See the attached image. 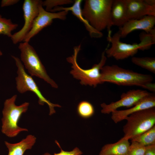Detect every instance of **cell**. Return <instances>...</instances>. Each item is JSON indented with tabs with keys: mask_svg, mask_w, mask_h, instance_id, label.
<instances>
[{
	"mask_svg": "<svg viewBox=\"0 0 155 155\" xmlns=\"http://www.w3.org/2000/svg\"><path fill=\"white\" fill-rule=\"evenodd\" d=\"M82 1L81 0H75L73 5L70 7H56L52 9L50 12H55L57 11H70L74 16L84 24L91 37L99 38L102 37L103 36L102 33L92 27L88 21L83 16L81 6Z\"/></svg>",
	"mask_w": 155,
	"mask_h": 155,
	"instance_id": "9a60e30c",
	"label": "cell"
},
{
	"mask_svg": "<svg viewBox=\"0 0 155 155\" xmlns=\"http://www.w3.org/2000/svg\"><path fill=\"white\" fill-rule=\"evenodd\" d=\"M145 146L137 142L131 141L126 155H144Z\"/></svg>",
	"mask_w": 155,
	"mask_h": 155,
	"instance_id": "603a6c76",
	"label": "cell"
},
{
	"mask_svg": "<svg viewBox=\"0 0 155 155\" xmlns=\"http://www.w3.org/2000/svg\"><path fill=\"white\" fill-rule=\"evenodd\" d=\"M77 112L80 117L87 119L92 117L94 114V109L93 105L86 101L80 102L77 107Z\"/></svg>",
	"mask_w": 155,
	"mask_h": 155,
	"instance_id": "44dd1931",
	"label": "cell"
},
{
	"mask_svg": "<svg viewBox=\"0 0 155 155\" xmlns=\"http://www.w3.org/2000/svg\"><path fill=\"white\" fill-rule=\"evenodd\" d=\"M144 155H155V144L145 146Z\"/></svg>",
	"mask_w": 155,
	"mask_h": 155,
	"instance_id": "484cf974",
	"label": "cell"
},
{
	"mask_svg": "<svg viewBox=\"0 0 155 155\" xmlns=\"http://www.w3.org/2000/svg\"><path fill=\"white\" fill-rule=\"evenodd\" d=\"M155 107V94L150 93L128 109L113 111L111 113V118L114 122L116 123L125 120L127 117L134 113Z\"/></svg>",
	"mask_w": 155,
	"mask_h": 155,
	"instance_id": "4fadbf2b",
	"label": "cell"
},
{
	"mask_svg": "<svg viewBox=\"0 0 155 155\" xmlns=\"http://www.w3.org/2000/svg\"><path fill=\"white\" fill-rule=\"evenodd\" d=\"M68 11H63L58 12L48 11L43 7L42 3L39 7L38 14L35 19L32 27L23 41L28 42L44 28L50 25L55 19L64 20L66 18Z\"/></svg>",
	"mask_w": 155,
	"mask_h": 155,
	"instance_id": "30bf717a",
	"label": "cell"
},
{
	"mask_svg": "<svg viewBox=\"0 0 155 155\" xmlns=\"http://www.w3.org/2000/svg\"><path fill=\"white\" fill-rule=\"evenodd\" d=\"M2 54H3L1 52V50H0V56L2 55Z\"/></svg>",
	"mask_w": 155,
	"mask_h": 155,
	"instance_id": "f1b7e54d",
	"label": "cell"
},
{
	"mask_svg": "<svg viewBox=\"0 0 155 155\" xmlns=\"http://www.w3.org/2000/svg\"><path fill=\"white\" fill-rule=\"evenodd\" d=\"M36 141V137L30 134L17 143L12 144L5 141L8 151V155H24L26 150L32 149Z\"/></svg>",
	"mask_w": 155,
	"mask_h": 155,
	"instance_id": "e0dca14e",
	"label": "cell"
},
{
	"mask_svg": "<svg viewBox=\"0 0 155 155\" xmlns=\"http://www.w3.org/2000/svg\"><path fill=\"white\" fill-rule=\"evenodd\" d=\"M129 140L123 137L115 143L106 144L98 155H126L130 145Z\"/></svg>",
	"mask_w": 155,
	"mask_h": 155,
	"instance_id": "ac0fdd59",
	"label": "cell"
},
{
	"mask_svg": "<svg viewBox=\"0 0 155 155\" xmlns=\"http://www.w3.org/2000/svg\"><path fill=\"white\" fill-rule=\"evenodd\" d=\"M18 48L21 52V61L30 75L41 79L52 87L57 88V84L47 74L34 48L28 42H26L20 43Z\"/></svg>",
	"mask_w": 155,
	"mask_h": 155,
	"instance_id": "52a82bcc",
	"label": "cell"
},
{
	"mask_svg": "<svg viewBox=\"0 0 155 155\" xmlns=\"http://www.w3.org/2000/svg\"><path fill=\"white\" fill-rule=\"evenodd\" d=\"M80 44L75 47L73 54L67 58V61L72 65L70 73L75 78L80 80L82 85H89L95 87L103 84L101 81V70L104 65L106 60L105 51L102 54L99 62L94 64L90 68L84 69L81 68L77 62L78 53L81 49Z\"/></svg>",
	"mask_w": 155,
	"mask_h": 155,
	"instance_id": "5b68a950",
	"label": "cell"
},
{
	"mask_svg": "<svg viewBox=\"0 0 155 155\" xmlns=\"http://www.w3.org/2000/svg\"><path fill=\"white\" fill-rule=\"evenodd\" d=\"M42 1L39 0H25L23 5L24 23L19 31L12 34L11 39L14 44L23 41L30 31L34 21L38 16L40 5Z\"/></svg>",
	"mask_w": 155,
	"mask_h": 155,
	"instance_id": "9c48e42d",
	"label": "cell"
},
{
	"mask_svg": "<svg viewBox=\"0 0 155 155\" xmlns=\"http://www.w3.org/2000/svg\"><path fill=\"white\" fill-rule=\"evenodd\" d=\"M128 19H139L147 16H155V5L147 4L144 0H126Z\"/></svg>",
	"mask_w": 155,
	"mask_h": 155,
	"instance_id": "5bb4252c",
	"label": "cell"
},
{
	"mask_svg": "<svg viewBox=\"0 0 155 155\" xmlns=\"http://www.w3.org/2000/svg\"><path fill=\"white\" fill-rule=\"evenodd\" d=\"M14 60L17 68V76L16 78V88L18 92L23 94L27 91L34 93L38 98V103L41 105L45 103L48 105L49 109V115H52L56 112L55 107H61L58 104H55L47 100L42 94L34 80L30 75L26 72L23 64L18 57L11 56Z\"/></svg>",
	"mask_w": 155,
	"mask_h": 155,
	"instance_id": "ba28073f",
	"label": "cell"
},
{
	"mask_svg": "<svg viewBox=\"0 0 155 155\" xmlns=\"http://www.w3.org/2000/svg\"><path fill=\"white\" fill-rule=\"evenodd\" d=\"M101 81L118 85L136 86L153 92L155 84L152 76L127 69L115 65H104L101 70Z\"/></svg>",
	"mask_w": 155,
	"mask_h": 155,
	"instance_id": "6da1fadb",
	"label": "cell"
},
{
	"mask_svg": "<svg viewBox=\"0 0 155 155\" xmlns=\"http://www.w3.org/2000/svg\"><path fill=\"white\" fill-rule=\"evenodd\" d=\"M18 24L13 23L10 19L2 18L0 15V34L11 37V32L18 27Z\"/></svg>",
	"mask_w": 155,
	"mask_h": 155,
	"instance_id": "7402d4cb",
	"label": "cell"
},
{
	"mask_svg": "<svg viewBox=\"0 0 155 155\" xmlns=\"http://www.w3.org/2000/svg\"><path fill=\"white\" fill-rule=\"evenodd\" d=\"M113 0H86L82 9V15L90 25L101 32L106 28L111 32L113 26L111 10Z\"/></svg>",
	"mask_w": 155,
	"mask_h": 155,
	"instance_id": "3957f363",
	"label": "cell"
},
{
	"mask_svg": "<svg viewBox=\"0 0 155 155\" xmlns=\"http://www.w3.org/2000/svg\"><path fill=\"white\" fill-rule=\"evenodd\" d=\"M55 143L58 145V147L61 149V151L58 153H54L53 155L46 152L45 153L42 155H82V152L80 149L77 147H76L72 150L70 151H65L63 150L57 140L55 141Z\"/></svg>",
	"mask_w": 155,
	"mask_h": 155,
	"instance_id": "d4e9b609",
	"label": "cell"
},
{
	"mask_svg": "<svg viewBox=\"0 0 155 155\" xmlns=\"http://www.w3.org/2000/svg\"><path fill=\"white\" fill-rule=\"evenodd\" d=\"M140 36V42L139 43L127 44L120 41L121 38L118 31L113 36L111 32H108L107 39L111 46L105 51L107 56L117 60H123L133 57L139 50L149 49L155 43V37L149 33H142Z\"/></svg>",
	"mask_w": 155,
	"mask_h": 155,
	"instance_id": "7a4b0ae2",
	"label": "cell"
},
{
	"mask_svg": "<svg viewBox=\"0 0 155 155\" xmlns=\"http://www.w3.org/2000/svg\"><path fill=\"white\" fill-rule=\"evenodd\" d=\"M125 119L127 121L123 127V137L131 140L155 125V107L136 112Z\"/></svg>",
	"mask_w": 155,
	"mask_h": 155,
	"instance_id": "8992f818",
	"label": "cell"
},
{
	"mask_svg": "<svg viewBox=\"0 0 155 155\" xmlns=\"http://www.w3.org/2000/svg\"><path fill=\"white\" fill-rule=\"evenodd\" d=\"M131 61L135 65L155 73V58L153 57H133Z\"/></svg>",
	"mask_w": 155,
	"mask_h": 155,
	"instance_id": "d6986e66",
	"label": "cell"
},
{
	"mask_svg": "<svg viewBox=\"0 0 155 155\" xmlns=\"http://www.w3.org/2000/svg\"><path fill=\"white\" fill-rule=\"evenodd\" d=\"M70 0H46L42 1V6L46 7V10L50 11L53 9L57 6L73 3Z\"/></svg>",
	"mask_w": 155,
	"mask_h": 155,
	"instance_id": "cb8c5ba5",
	"label": "cell"
},
{
	"mask_svg": "<svg viewBox=\"0 0 155 155\" xmlns=\"http://www.w3.org/2000/svg\"><path fill=\"white\" fill-rule=\"evenodd\" d=\"M144 146L155 144V125L140 135L131 139Z\"/></svg>",
	"mask_w": 155,
	"mask_h": 155,
	"instance_id": "ffe728a7",
	"label": "cell"
},
{
	"mask_svg": "<svg viewBox=\"0 0 155 155\" xmlns=\"http://www.w3.org/2000/svg\"><path fill=\"white\" fill-rule=\"evenodd\" d=\"M18 0H2L1 3V6L4 7L13 5L19 1Z\"/></svg>",
	"mask_w": 155,
	"mask_h": 155,
	"instance_id": "4316f807",
	"label": "cell"
},
{
	"mask_svg": "<svg viewBox=\"0 0 155 155\" xmlns=\"http://www.w3.org/2000/svg\"><path fill=\"white\" fill-rule=\"evenodd\" d=\"M148 4L151 5H155V0H144Z\"/></svg>",
	"mask_w": 155,
	"mask_h": 155,
	"instance_id": "83f0119b",
	"label": "cell"
},
{
	"mask_svg": "<svg viewBox=\"0 0 155 155\" xmlns=\"http://www.w3.org/2000/svg\"><path fill=\"white\" fill-rule=\"evenodd\" d=\"M150 93L146 90L133 89L123 93L120 99L108 104L103 103L100 105L102 108L101 113L109 114L121 107L130 108L137 103L140 101Z\"/></svg>",
	"mask_w": 155,
	"mask_h": 155,
	"instance_id": "8fae6325",
	"label": "cell"
},
{
	"mask_svg": "<svg viewBox=\"0 0 155 155\" xmlns=\"http://www.w3.org/2000/svg\"><path fill=\"white\" fill-rule=\"evenodd\" d=\"M111 18L113 26L119 28L129 20L127 15L126 0H113Z\"/></svg>",
	"mask_w": 155,
	"mask_h": 155,
	"instance_id": "2e32d148",
	"label": "cell"
},
{
	"mask_svg": "<svg viewBox=\"0 0 155 155\" xmlns=\"http://www.w3.org/2000/svg\"><path fill=\"white\" fill-rule=\"evenodd\" d=\"M17 96L16 94L6 99L2 111L1 131L9 137H15L22 131H28L27 129L19 127L18 124L22 115L28 110L30 104L26 102L19 105H16Z\"/></svg>",
	"mask_w": 155,
	"mask_h": 155,
	"instance_id": "277c9868",
	"label": "cell"
},
{
	"mask_svg": "<svg viewBox=\"0 0 155 155\" xmlns=\"http://www.w3.org/2000/svg\"><path fill=\"white\" fill-rule=\"evenodd\" d=\"M155 16H147L139 19L129 20L118 31L121 38L125 37L129 34L136 30H142L150 33L155 30Z\"/></svg>",
	"mask_w": 155,
	"mask_h": 155,
	"instance_id": "7c38bea8",
	"label": "cell"
}]
</instances>
